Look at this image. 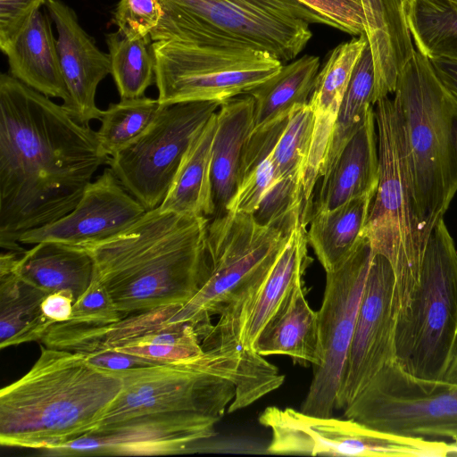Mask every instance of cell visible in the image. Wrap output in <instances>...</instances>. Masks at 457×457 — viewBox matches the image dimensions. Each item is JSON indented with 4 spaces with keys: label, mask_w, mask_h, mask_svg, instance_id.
<instances>
[{
    "label": "cell",
    "mask_w": 457,
    "mask_h": 457,
    "mask_svg": "<svg viewBox=\"0 0 457 457\" xmlns=\"http://www.w3.org/2000/svg\"><path fill=\"white\" fill-rule=\"evenodd\" d=\"M12 269L21 278L49 294L71 291L75 301L88 288L95 273L93 257L86 248L54 241L17 253Z\"/></svg>",
    "instance_id": "obj_26"
},
{
    "label": "cell",
    "mask_w": 457,
    "mask_h": 457,
    "mask_svg": "<svg viewBox=\"0 0 457 457\" xmlns=\"http://www.w3.org/2000/svg\"><path fill=\"white\" fill-rule=\"evenodd\" d=\"M259 422L271 433V454L337 456H448L449 443L383 432L358 421L270 406Z\"/></svg>",
    "instance_id": "obj_11"
},
{
    "label": "cell",
    "mask_w": 457,
    "mask_h": 457,
    "mask_svg": "<svg viewBox=\"0 0 457 457\" xmlns=\"http://www.w3.org/2000/svg\"><path fill=\"white\" fill-rule=\"evenodd\" d=\"M368 39L364 33L336 46L319 71L308 104L314 113L311 149L303 181V195L312 198L327 159L335 123L353 70Z\"/></svg>",
    "instance_id": "obj_20"
},
{
    "label": "cell",
    "mask_w": 457,
    "mask_h": 457,
    "mask_svg": "<svg viewBox=\"0 0 457 457\" xmlns=\"http://www.w3.org/2000/svg\"><path fill=\"white\" fill-rule=\"evenodd\" d=\"M449 455L457 456V440L453 441V443H449L448 456Z\"/></svg>",
    "instance_id": "obj_44"
},
{
    "label": "cell",
    "mask_w": 457,
    "mask_h": 457,
    "mask_svg": "<svg viewBox=\"0 0 457 457\" xmlns=\"http://www.w3.org/2000/svg\"><path fill=\"white\" fill-rule=\"evenodd\" d=\"M18 252L0 256V348L40 341L49 325L41 312V303L49 294L23 280L13 270Z\"/></svg>",
    "instance_id": "obj_27"
},
{
    "label": "cell",
    "mask_w": 457,
    "mask_h": 457,
    "mask_svg": "<svg viewBox=\"0 0 457 457\" xmlns=\"http://www.w3.org/2000/svg\"><path fill=\"white\" fill-rule=\"evenodd\" d=\"M120 318L109 294L94 276L88 288L75 301L70 319L66 321L98 325Z\"/></svg>",
    "instance_id": "obj_38"
},
{
    "label": "cell",
    "mask_w": 457,
    "mask_h": 457,
    "mask_svg": "<svg viewBox=\"0 0 457 457\" xmlns=\"http://www.w3.org/2000/svg\"><path fill=\"white\" fill-rule=\"evenodd\" d=\"M216 101L163 105L150 128L110 156V169L146 211L162 203L195 136L219 110Z\"/></svg>",
    "instance_id": "obj_12"
},
{
    "label": "cell",
    "mask_w": 457,
    "mask_h": 457,
    "mask_svg": "<svg viewBox=\"0 0 457 457\" xmlns=\"http://www.w3.org/2000/svg\"><path fill=\"white\" fill-rule=\"evenodd\" d=\"M307 246L306 227L298 222L271 269L221 312L202 340L203 348L247 367L262 365L264 358L253 351V345L310 266Z\"/></svg>",
    "instance_id": "obj_14"
},
{
    "label": "cell",
    "mask_w": 457,
    "mask_h": 457,
    "mask_svg": "<svg viewBox=\"0 0 457 457\" xmlns=\"http://www.w3.org/2000/svg\"><path fill=\"white\" fill-rule=\"evenodd\" d=\"M320 71V57L304 54L282 65L278 73L246 94L253 99V127L257 131L287 117L308 104Z\"/></svg>",
    "instance_id": "obj_31"
},
{
    "label": "cell",
    "mask_w": 457,
    "mask_h": 457,
    "mask_svg": "<svg viewBox=\"0 0 457 457\" xmlns=\"http://www.w3.org/2000/svg\"><path fill=\"white\" fill-rule=\"evenodd\" d=\"M146 212L108 168L87 187L71 212L51 224L27 231L19 243L54 241L83 246L120 233Z\"/></svg>",
    "instance_id": "obj_18"
},
{
    "label": "cell",
    "mask_w": 457,
    "mask_h": 457,
    "mask_svg": "<svg viewBox=\"0 0 457 457\" xmlns=\"http://www.w3.org/2000/svg\"><path fill=\"white\" fill-rule=\"evenodd\" d=\"M45 7L57 30L56 47L68 91L62 107L82 125L101 120L103 111L96 104V93L99 83L111 74L110 55L96 46L64 2L47 0Z\"/></svg>",
    "instance_id": "obj_19"
},
{
    "label": "cell",
    "mask_w": 457,
    "mask_h": 457,
    "mask_svg": "<svg viewBox=\"0 0 457 457\" xmlns=\"http://www.w3.org/2000/svg\"><path fill=\"white\" fill-rule=\"evenodd\" d=\"M374 251L363 236L349 258L326 272V285L318 311L321 364L313 378L301 411L329 417L336 409L341 376L352 341L357 314Z\"/></svg>",
    "instance_id": "obj_15"
},
{
    "label": "cell",
    "mask_w": 457,
    "mask_h": 457,
    "mask_svg": "<svg viewBox=\"0 0 457 457\" xmlns=\"http://www.w3.org/2000/svg\"><path fill=\"white\" fill-rule=\"evenodd\" d=\"M313 127L314 113L310 104L295 107L272 149L278 184L267 201L274 208L303 212V181Z\"/></svg>",
    "instance_id": "obj_29"
},
{
    "label": "cell",
    "mask_w": 457,
    "mask_h": 457,
    "mask_svg": "<svg viewBox=\"0 0 457 457\" xmlns=\"http://www.w3.org/2000/svg\"><path fill=\"white\" fill-rule=\"evenodd\" d=\"M378 184V137L372 105L362 125L345 145L328 174L320 179L312 203V217L352 199L375 195Z\"/></svg>",
    "instance_id": "obj_21"
},
{
    "label": "cell",
    "mask_w": 457,
    "mask_h": 457,
    "mask_svg": "<svg viewBox=\"0 0 457 457\" xmlns=\"http://www.w3.org/2000/svg\"><path fill=\"white\" fill-rule=\"evenodd\" d=\"M374 87V62L367 45L341 104L321 179L328 174L345 145L362 125L370 107L373 105Z\"/></svg>",
    "instance_id": "obj_34"
},
{
    "label": "cell",
    "mask_w": 457,
    "mask_h": 457,
    "mask_svg": "<svg viewBox=\"0 0 457 457\" xmlns=\"http://www.w3.org/2000/svg\"><path fill=\"white\" fill-rule=\"evenodd\" d=\"M290 232L261 224L252 213L226 212L210 219L204 243L207 278L183 305L201 339L212 329L211 317L271 269Z\"/></svg>",
    "instance_id": "obj_7"
},
{
    "label": "cell",
    "mask_w": 457,
    "mask_h": 457,
    "mask_svg": "<svg viewBox=\"0 0 457 457\" xmlns=\"http://www.w3.org/2000/svg\"><path fill=\"white\" fill-rule=\"evenodd\" d=\"M374 106L378 184L363 236L399 274L420 264L425 246L415 215L401 113L388 96Z\"/></svg>",
    "instance_id": "obj_9"
},
{
    "label": "cell",
    "mask_w": 457,
    "mask_h": 457,
    "mask_svg": "<svg viewBox=\"0 0 457 457\" xmlns=\"http://www.w3.org/2000/svg\"><path fill=\"white\" fill-rule=\"evenodd\" d=\"M84 355L91 364L98 368L112 371H119L151 364H158L133 355L112 350L102 351Z\"/></svg>",
    "instance_id": "obj_42"
},
{
    "label": "cell",
    "mask_w": 457,
    "mask_h": 457,
    "mask_svg": "<svg viewBox=\"0 0 457 457\" xmlns=\"http://www.w3.org/2000/svg\"><path fill=\"white\" fill-rule=\"evenodd\" d=\"M158 100L222 103L246 94L281 69L270 54L250 47L202 46L173 40L152 43Z\"/></svg>",
    "instance_id": "obj_8"
},
{
    "label": "cell",
    "mask_w": 457,
    "mask_h": 457,
    "mask_svg": "<svg viewBox=\"0 0 457 457\" xmlns=\"http://www.w3.org/2000/svg\"><path fill=\"white\" fill-rule=\"evenodd\" d=\"M403 0H360L375 71L373 104L395 93L399 74L416 49Z\"/></svg>",
    "instance_id": "obj_22"
},
{
    "label": "cell",
    "mask_w": 457,
    "mask_h": 457,
    "mask_svg": "<svg viewBox=\"0 0 457 457\" xmlns=\"http://www.w3.org/2000/svg\"><path fill=\"white\" fill-rule=\"evenodd\" d=\"M395 275L389 261L373 253L354 331L343 369L336 409H344L388 364L396 361Z\"/></svg>",
    "instance_id": "obj_17"
},
{
    "label": "cell",
    "mask_w": 457,
    "mask_h": 457,
    "mask_svg": "<svg viewBox=\"0 0 457 457\" xmlns=\"http://www.w3.org/2000/svg\"><path fill=\"white\" fill-rule=\"evenodd\" d=\"M47 0H0V48L6 47Z\"/></svg>",
    "instance_id": "obj_40"
},
{
    "label": "cell",
    "mask_w": 457,
    "mask_h": 457,
    "mask_svg": "<svg viewBox=\"0 0 457 457\" xmlns=\"http://www.w3.org/2000/svg\"><path fill=\"white\" fill-rule=\"evenodd\" d=\"M394 94L425 246L457 192V98L437 79L428 57L417 50L402 69Z\"/></svg>",
    "instance_id": "obj_4"
},
{
    "label": "cell",
    "mask_w": 457,
    "mask_h": 457,
    "mask_svg": "<svg viewBox=\"0 0 457 457\" xmlns=\"http://www.w3.org/2000/svg\"><path fill=\"white\" fill-rule=\"evenodd\" d=\"M289 115L267 128L251 132L242 154L237 188L226 212L254 214L278 184L271 153Z\"/></svg>",
    "instance_id": "obj_32"
},
{
    "label": "cell",
    "mask_w": 457,
    "mask_h": 457,
    "mask_svg": "<svg viewBox=\"0 0 457 457\" xmlns=\"http://www.w3.org/2000/svg\"><path fill=\"white\" fill-rule=\"evenodd\" d=\"M152 43L150 36L129 39L118 30L106 36L111 74L120 99L141 97L155 83Z\"/></svg>",
    "instance_id": "obj_35"
},
{
    "label": "cell",
    "mask_w": 457,
    "mask_h": 457,
    "mask_svg": "<svg viewBox=\"0 0 457 457\" xmlns=\"http://www.w3.org/2000/svg\"><path fill=\"white\" fill-rule=\"evenodd\" d=\"M116 372L121 389L96 428L161 413L203 412L221 419L236 395L231 381L193 365L151 364Z\"/></svg>",
    "instance_id": "obj_13"
},
{
    "label": "cell",
    "mask_w": 457,
    "mask_h": 457,
    "mask_svg": "<svg viewBox=\"0 0 457 457\" xmlns=\"http://www.w3.org/2000/svg\"><path fill=\"white\" fill-rule=\"evenodd\" d=\"M343 411L347 419L376 430L457 440V384L416 378L396 361Z\"/></svg>",
    "instance_id": "obj_10"
},
{
    "label": "cell",
    "mask_w": 457,
    "mask_h": 457,
    "mask_svg": "<svg viewBox=\"0 0 457 457\" xmlns=\"http://www.w3.org/2000/svg\"><path fill=\"white\" fill-rule=\"evenodd\" d=\"M220 419L203 412L136 417L91 432L52 449L46 456L169 455L186 453L216 435Z\"/></svg>",
    "instance_id": "obj_16"
},
{
    "label": "cell",
    "mask_w": 457,
    "mask_h": 457,
    "mask_svg": "<svg viewBox=\"0 0 457 457\" xmlns=\"http://www.w3.org/2000/svg\"><path fill=\"white\" fill-rule=\"evenodd\" d=\"M162 17L159 0H119L113 15L118 31L129 39L149 37Z\"/></svg>",
    "instance_id": "obj_37"
},
{
    "label": "cell",
    "mask_w": 457,
    "mask_h": 457,
    "mask_svg": "<svg viewBox=\"0 0 457 457\" xmlns=\"http://www.w3.org/2000/svg\"><path fill=\"white\" fill-rule=\"evenodd\" d=\"M318 12L332 27L353 36L365 32V18L360 0H298Z\"/></svg>",
    "instance_id": "obj_39"
},
{
    "label": "cell",
    "mask_w": 457,
    "mask_h": 457,
    "mask_svg": "<svg viewBox=\"0 0 457 457\" xmlns=\"http://www.w3.org/2000/svg\"><path fill=\"white\" fill-rule=\"evenodd\" d=\"M395 345L411 375L441 380L457 345V250L440 218L419 268L395 276Z\"/></svg>",
    "instance_id": "obj_5"
},
{
    "label": "cell",
    "mask_w": 457,
    "mask_h": 457,
    "mask_svg": "<svg viewBox=\"0 0 457 457\" xmlns=\"http://www.w3.org/2000/svg\"><path fill=\"white\" fill-rule=\"evenodd\" d=\"M210 219L159 206L104 240L87 244L94 276L120 318L185 304L207 278L204 237Z\"/></svg>",
    "instance_id": "obj_2"
},
{
    "label": "cell",
    "mask_w": 457,
    "mask_h": 457,
    "mask_svg": "<svg viewBox=\"0 0 457 457\" xmlns=\"http://www.w3.org/2000/svg\"><path fill=\"white\" fill-rule=\"evenodd\" d=\"M253 127V99L243 94L222 102L217 111L213 138L211 180L214 215L226 212L235 194L239 166Z\"/></svg>",
    "instance_id": "obj_25"
},
{
    "label": "cell",
    "mask_w": 457,
    "mask_h": 457,
    "mask_svg": "<svg viewBox=\"0 0 457 457\" xmlns=\"http://www.w3.org/2000/svg\"><path fill=\"white\" fill-rule=\"evenodd\" d=\"M407 26L417 51L457 60V1L403 0Z\"/></svg>",
    "instance_id": "obj_33"
},
{
    "label": "cell",
    "mask_w": 457,
    "mask_h": 457,
    "mask_svg": "<svg viewBox=\"0 0 457 457\" xmlns=\"http://www.w3.org/2000/svg\"><path fill=\"white\" fill-rule=\"evenodd\" d=\"M120 389L116 371L40 345L31 369L0 391V444L45 451L79 438L98 426Z\"/></svg>",
    "instance_id": "obj_3"
},
{
    "label": "cell",
    "mask_w": 457,
    "mask_h": 457,
    "mask_svg": "<svg viewBox=\"0 0 457 457\" xmlns=\"http://www.w3.org/2000/svg\"><path fill=\"white\" fill-rule=\"evenodd\" d=\"M48 12H35L18 36L2 52L10 74L48 97L68 98L62 74L56 39Z\"/></svg>",
    "instance_id": "obj_23"
},
{
    "label": "cell",
    "mask_w": 457,
    "mask_h": 457,
    "mask_svg": "<svg viewBox=\"0 0 457 457\" xmlns=\"http://www.w3.org/2000/svg\"><path fill=\"white\" fill-rule=\"evenodd\" d=\"M109 158L89 125L2 73L0 246L22 253L20 237L71 212Z\"/></svg>",
    "instance_id": "obj_1"
},
{
    "label": "cell",
    "mask_w": 457,
    "mask_h": 457,
    "mask_svg": "<svg viewBox=\"0 0 457 457\" xmlns=\"http://www.w3.org/2000/svg\"><path fill=\"white\" fill-rule=\"evenodd\" d=\"M216 128L217 112L193 138L159 206L161 209L208 218L214 215L211 164Z\"/></svg>",
    "instance_id": "obj_28"
},
{
    "label": "cell",
    "mask_w": 457,
    "mask_h": 457,
    "mask_svg": "<svg viewBox=\"0 0 457 457\" xmlns=\"http://www.w3.org/2000/svg\"><path fill=\"white\" fill-rule=\"evenodd\" d=\"M305 295L302 278L260 333L253 345L255 353L287 355L295 361L311 363L313 370L321 364L318 312L310 307Z\"/></svg>",
    "instance_id": "obj_24"
},
{
    "label": "cell",
    "mask_w": 457,
    "mask_h": 457,
    "mask_svg": "<svg viewBox=\"0 0 457 457\" xmlns=\"http://www.w3.org/2000/svg\"><path fill=\"white\" fill-rule=\"evenodd\" d=\"M428 61L440 82L457 98V60L432 58Z\"/></svg>",
    "instance_id": "obj_43"
},
{
    "label": "cell",
    "mask_w": 457,
    "mask_h": 457,
    "mask_svg": "<svg viewBox=\"0 0 457 457\" xmlns=\"http://www.w3.org/2000/svg\"><path fill=\"white\" fill-rule=\"evenodd\" d=\"M75 297L71 291L62 290L48 294L41 303V312L49 327L70 319Z\"/></svg>",
    "instance_id": "obj_41"
},
{
    "label": "cell",
    "mask_w": 457,
    "mask_h": 457,
    "mask_svg": "<svg viewBox=\"0 0 457 457\" xmlns=\"http://www.w3.org/2000/svg\"><path fill=\"white\" fill-rule=\"evenodd\" d=\"M162 104L146 96L120 99L103 111L96 137L103 152L112 156L141 137L154 123Z\"/></svg>",
    "instance_id": "obj_36"
},
{
    "label": "cell",
    "mask_w": 457,
    "mask_h": 457,
    "mask_svg": "<svg viewBox=\"0 0 457 457\" xmlns=\"http://www.w3.org/2000/svg\"><path fill=\"white\" fill-rule=\"evenodd\" d=\"M455 1H457V0H455Z\"/></svg>",
    "instance_id": "obj_45"
},
{
    "label": "cell",
    "mask_w": 457,
    "mask_h": 457,
    "mask_svg": "<svg viewBox=\"0 0 457 457\" xmlns=\"http://www.w3.org/2000/svg\"><path fill=\"white\" fill-rule=\"evenodd\" d=\"M159 1L162 17L150 34L153 42L250 47L267 52L283 63L305 48L312 36L310 25L332 27L298 0Z\"/></svg>",
    "instance_id": "obj_6"
},
{
    "label": "cell",
    "mask_w": 457,
    "mask_h": 457,
    "mask_svg": "<svg viewBox=\"0 0 457 457\" xmlns=\"http://www.w3.org/2000/svg\"><path fill=\"white\" fill-rule=\"evenodd\" d=\"M374 195L352 199L312 217L308 244L326 272L337 270L354 251L363 237Z\"/></svg>",
    "instance_id": "obj_30"
}]
</instances>
